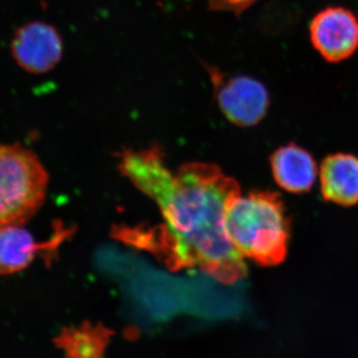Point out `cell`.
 <instances>
[{"label": "cell", "instance_id": "cell-1", "mask_svg": "<svg viewBox=\"0 0 358 358\" xmlns=\"http://www.w3.org/2000/svg\"><path fill=\"white\" fill-rule=\"evenodd\" d=\"M120 159L121 173L159 205L164 223L115 226L113 237L150 252L171 271L197 268L227 286L246 277L243 256L225 228L228 207L241 195L234 178L205 162L173 173L159 147L127 150Z\"/></svg>", "mask_w": 358, "mask_h": 358}, {"label": "cell", "instance_id": "cell-6", "mask_svg": "<svg viewBox=\"0 0 358 358\" xmlns=\"http://www.w3.org/2000/svg\"><path fill=\"white\" fill-rule=\"evenodd\" d=\"M11 52L16 63L32 74H43L56 67L63 54V42L55 27L31 22L16 31Z\"/></svg>", "mask_w": 358, "mask_h": 358}, {"label": "cell", "instance_id": "cell-8", "mask_svg": "<svg viewBox=\"0 0 358 358\" xmlns=\"http://www.w3.org/2000/svg\"><path fill=\"white\" fill-rule=\"evenodd\" d=\"M322 194L327 201L341 206L358 203V157L336 154L327 157L320 166Z\"/></svg>", "mask_w": 358, "mask_h": 358}, {"label": "cell", "instance_id": "cell-5", "mask_svg": "<svg viewBox=\"0 0 358 358\" xmlns=\"http://www.w3.org/2000/svg\"><path fill=\"white\" fill-rule=\"evenodd\" d=\"M310 38L327 62L348 60L358 49L357 16L346 7H326L310 21Z\"/></svg>", "mask_w": 358, "mask_h": 358}, {"label": "cell", "instance_id": "cell-11", "mask_svg": "<svg viewBox=\"0 0 358 358\" xmlns=\"http://www.w3.org/2000/svg\"><path fill=\"white\" fill-rule=\"evenodd\" d=\"M258 1L259 0H208V4L212 10L241 15Z\"/></svg>", "mask_w": 358, "mask_h": 358}, {"label": "cell", "instance_id": "cell-7", "mask_svg": "<svg viewBox=\"0 0 358 358\" xmlns=\"http://www.w3.org/2000/svg\"><path fill=\"white\" fill-rule=\"evenodd\" d=\"M270 162L277 185L294 194L310 192L317 178V162L313 155L294 143L278 148Z\"/></svg>", "mask_w": 358, "mask_h": 358}, {"label": "cell", "instance_id": "cell-10", "mask_svg": "<svg viewBox=\"0 0 358 358\" xmlns=\"http://www.w3.org/2000/svg\"><path fill=\"white\" fill-rule=\"evenodd\" d=\"M113 336L114 333L102 324L85 322L78 327H63L54 343L65 358H105Z\"/></svg>", "mask_w": 358, "mask_h": 358}, {"label": "cell", "instance_id": "cell-4", "mask_svg": "<svg viewBox=\"0 0 358 358\" xmlns=\"http://www.w3.org/2000/svg\"><path fill=\"white\" fill-rule=\"evenodd\" d=\"M215 98L228 121L238 127H253L262 121L270 108V94L265 85L247 75L223 74L208 67Z\"/></svg>", "mask_w": 358, "mask_h": 358}, {"label": "cell", "instance_id": "cell-9", "mask_svg": "<svg viewBox=\"0 0 358 358\" xmlns=\"http://www.w3.org/2000/svg\"><path fill=\"white\" fill-rule=\"evenodd\" d=\"M56 244L37 243L24 225L0 228V275H9L25 270L39 252Z\"/></svg>", "mask_w": 358, "mask_h": 358}, {"label": "cell", "instance_id": "cell-3", "mask_svg": "<svg viewBox=\"0 0 358 358\" xmlns=\"http://www.w3.org/2000/svg\"><path fill=\"white\" fill-rule=\"evenodd\" d=\"M49 174L30 148L0 145V228L24 225L46 199Z\"/></svg>", "mask_w": 358, "mask_h": 358}, {"label": "cell", "instance_id": "cell-2", "mask_svg": "<svg viewBox=\"0 0 358 358\" xmlns=\"http://www.w3.org/2000/svg\"><path fill=\"white\" fill-rule=\"evenodd\" d=\"M228 237L242 256L263 266L284 262L288 253L291 222L278 193L252 192L238 196L225 216Z\"/></svg>", "mask_w": 358, "mask_h": 358}]
</instances>
